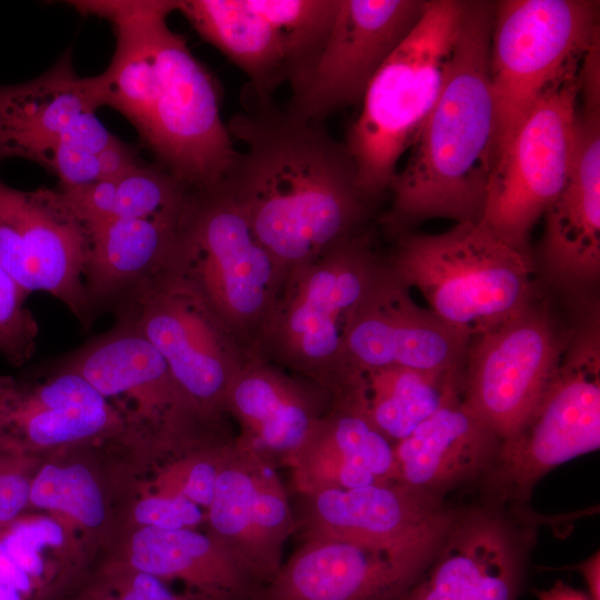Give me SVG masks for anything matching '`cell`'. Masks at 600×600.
Returning a JSON list of instances; mask_svg holds the SVG:
<instances>
[{"label":"cell","instance_id":"27","mask_svg":"<svg viewBox=\"0 0 600 600\" xmlns=\"http://www.w3.org/2000/svg\"><path fill=\"white\" fill-rule=\"evenodd\" d=\"M302 540L394 544L444 510L441 499L400 481L302 496Z\"/></svg>","mask_w":600,"mask_h":600},{"label":"cell","instance_id":"21","mask_svg":"<svg viewBox=\"0 0 600 600\" xmlns=\"http://www.w3.org/2000/svg\"><path fill=\"white\" fill-rule=\"evenodd\" d=\"M382 266L353 312L343 341V384L357 370L400 366L442 371L462 368L471 341L429 308L418 307Z\"/></svg>","mask_w":600,"mask_h":600},{"label":"cell","instance_id":"41","mask_svg":"<svg viewBox=\"0 0 600 600\" xmlns=\"http://www.w3.org/2000/svg\"><path fill=\"white\" fill-rule=\"evenodd\" d=\"M600 560L599 552L587 559L579 566V570L583 574L589 588V598L591 600H600Z\"/></svg>","mask_w":600,"mask_h":600},{"label":"cell","instance_id":"26","mask_svg":"<svg viewBox=\"0 0 600 600\" xmlns=\"http://www.w3.org/2000/svg\"><path fill=\"white\" fill-rule=\"evenodd\" d=\"M284 467L301 496L399 481L393 443L340 401H331Z\"/></svg>","mask_w":600,"mask_h":600},{"label":"cell","instance_id":"31","mask_svg":"<svg viewBox=\"0 0 600 600\" xmlns=\"http://www.w3.org/2000/svg\"><path fill=\"white\" fill-rule=\"evenodd\" d=\"M180 11L199 36L223 53L253 84L261 108L290 81L291 70L278 30L246 0H182Z\"/></svg>","mask_w":600,"mask_h":600},{"label":"cell","instance_id":"16","mask_svg":"<svg viewBox=\"0 0 600 600\" xmlns=\"http://www.w3.org/2000/svg\"><path fill=\"white\" fill-rule=\"evenodd\" d=\"M426 0H339L330 32L308 69L291 84L288 112L323 119L362 102L381 66L420 19Z\"/></svg>","mask_w":600,"mask_h":600},{"label":"cell","instance_id":"11","mask_svg":"<svg viewBox=\"0 0 600 600\" xmlns=\"http://www.w3.org/2000/svg\"><path fill=\"white\" fill-rule=\"evenodd\" d=\"M580 68L549 88L500 157L479 224L529 254L532 228L569 176L577 136Z\"/></svg>","mask_w":600,"mask_h":600},{"label":"cell","instance_id":"39","mask_svg":"<svg viewBox=\"0 0 600 600\" xmlns=\"http://www.w3.org/2000/svg\"><path fill=\"white\" fill-rule=\"evenodd\" d=\"M40 462L0 447V529L29 511L31 482Z\"/></svg>","mask_w":600,"mask_h":600},{"label":"cell","instance_id":"17","mask_svg":"<svg viewBox=\"0 0 600 600\" xmlns=\"http://www.w3.org/2000/svg\"><path fill=\"white\" fill-rule=\"evenodd\" d=\"M87 256L86 227L58 188L24 191L0 179V266L28 294H51L89 329Z\"/></svg>","mask_w":600,"mask_h":600},{"label":"cell","instance_id":"8","mask_svg":"<svg viewBox=\"0 0 600 600\" xmlns=\"http://www.w3.org/2000/svg\"><path fill=\"white\" fill-rule=\"evenodd\" d=\"M598 17L599 2L592 0L493 1L490 78L498 160L544 92L580 68L599 40Z\"/></svg>","mask_w":600,"mask_h":600},{"label":"cell","instance_id":"38","mask_svg":"<svg viewBox=\"0 0 600 600\" xmlns=\"http://www.w3.org/2000/svg\"><path fill=\"white\" fill-rule=\"evenodd\" d=\"M90 571L118 600H210L188 588L176 592L153 576L103 560H96Z\"/></svg>","mask_w":600,"mask_h":600},{"label":"cell","instance_id":"5","mask_svg":"<svg viewBox=\"0 0 600 600\" xmlns=\"http://www.w3.org/2000/svg\"><path fill=\"white\" fill-rule=\"evenodd\" d=\"M470 0H427L410 33L369 83L344 142L370 200L391 184L443 84Z\"/></svg>","mask_w":600,"mask_h":600},{"label":"cell","instance_id":"40","mask_svg":"<svg viewBox=\"0 0 600 600\" xmlns=\"http://www.w3.org/2000/svg\"><path fill=\"white\" fill-rule=\"evenodd\" d=\"M63 600H118L91 571Z\"/></svg>","mask_w":600,"mask_h":600},{"label":"cell","instance_id":"9","mask_svg":"<svg viewBox=\"0 0 600 600\" xmlns=\"http://www.w3.org/2000/svg\"><path fill=\"white\" fill-rule=\"evenodd\" d=\"M381 267L353 237L287 273L259 347L337 396L349 321Z\"/></svg>","mask_w":600,"mask_h":600},{"label":"cell","instance_id":"19","mask_svg":"<svg viewBox=\"0 0 600 600\" xmlns=\"http://www.w3.org/2000/svg\"><path fill=\"white\" fill-rule=\"evenodd\" d=\"M100 107L99 76H78L70 52L34 79L0 84V161L22 158L51 172L66 147L101 152L118 137L96 116Z\"/></svg>","mask_w":600,"mask_h":600},{"label":"cell","instance_id":"14","mask_svg":"<svg viewBox=\"0 0 600 600\" xmlns=\"http://www.w3.org/2000/svg\"><path fill=\"white\" fill-rule=\"evenodd\" d=\"M569 334L533 301L507 322L471 339L461 398L500 442L530 417L554 374Z\"/></svg>","mask_w":600,"mask_h":600},{"label":"cell","instance_id":"32","mask_svg":"<svg viewBox=\"0 0 600 600\" xmlns=\"http://www.w3.org/2000/svg\"><path fill=\"white\" fill-rule=\"evenodd\" d=\"M461 374L462 368L429 371L389 366L357 370L348 376L342 399L394 446L461 394Z\"/></svg>","mask_w":600,"mask_h":600},{"label":"cell","instance_id":"10","mask_svg":"<svg viewBox=\"0 0 600 600\" xmlns=\"http://www.w3.org/2000/svg\"><path fill=\"white\" fill-rule=\"evenodd\" d=\"M600 446V323L593 309L569 332L560 363L527 421L486 472L504 499L526 501L550 470Z\"/></svg>","mask_w":600,"mask_h":600},{"label":"cell","instance_id":"37","mask_svg":"<svg viewBox=\"0 0 600 600\" xmlns=\"http://www.w3.org/2000/svg\"><path fill=\"white\" fill-rule=\"evenodd\" d=\"M203 522L202 508L183 497L151 491L144 487L142 480L137 494L127 507L120 530L133 527L197 529L203 526Z\"/></svg>","mask_w":600,"mask_h":600},{"label":"cell","instance_id":"42","mask_svg":"<svg viewBox=\"0 0 600 600\" xmlns=\"http://www.w3.org/2000/svg\"><path fill=\"white\" fill-rule=\"evenodd\" d=\"M537 596L540 600H591L588 594L561 581L550 589L538 591Z\"/></svg>","mask_w":600,"mask_h":600},{"label":"cell","instance_id":"34","mask_svg":"<svg viewBox=\"0 0 600 600\" xmlns=\"http://www.w3.org/2000/svg\"><path fill=\"white\" fill-rule=\"evenodd\" d=\"M280 33L292 84L311 64L333 24L339 0H246Z\"/></svg>","mask_w":600,"mask_h":600},{"label":"cell","instance_id":"2","mask_svg":"<svg viewBox=\"0 0 600 600\" xmlns=\"http://www.w3.org/2000/svg\"><path fill=\"white\" fill-rule=\"evenodd\" d=\"M227 127L246 149L224 181L284 276L354 237L370 199L344 143L270 106Z\"/></svg>","mask_w":600,"mask_h":600},{"label":"cell","instance_id":"43","mask_svg":"<svg viewBox=\"0 0 600 600\" xmlns=\"http://www.w3.org/2000/svg\"><path fill=\"white\" fill-rule=\"evenodd\" d=\"M248 600H258V599H248Z\"/></svg>","mask_w":600,"mask_h":600},{"label":"cell","instance_id":"3","mask_svg":"<svg viewBox=\"0 0 600 600\" xmlns=\"http://www.w3.org/2000/svg\"><path fill=\"white\" fill-rule=\"evenodd\" d=\"M493 1L471 0L440 94L393 177L387 220L401 228L443 218L479 222L494 171L497 113L490 78Z\"/></svg>","mask_w":600,"mask_h":600},{"label":"cell","instance_id":"35","mask_svg":"<svg viewBox=\"0 0 600 600\" xmlns=\"http://www.w3.org/2000/svg\"><path fill=\"white\" fill-rule=\"evenodd\" d=\"M234 444L236 439L213 442L168 458L151 467L143 484L158 493L183 497L206 510Z\"/></svg>","mask_w":600,"mask_h":600},{"label":"cell","instance_id":"33","mask_svg":"<svg viewBox=\"0 0 600 600\" xmlns=\"http://www.w3.org/2000/svg\"><path fill=\"white\" fill-rule=\"evenodd\" d=\"M58 189L84 226L120 219L179 216L192 193L158 164L143 161L116 178Z\"/></svg>","mask_w":600,"mask_h":600},{"label":"cell","instance_id":"13","mask_svg":"<svg viewBox=\"0 0 600 600\" xmlns=\"http://www.w3.org/2000/svg\"><path fill=\"white\" fill-rule=\"evenodd\" d=\"M120 312L128 313L159 351L192 407L208 422L226 429L227 394L250 356L200 300L166 271L116 314Z\"/></svg>","mask_w":600,"mask_h":600},{"label":"cell","instance_id":"12","mask_svg":"<svg viewBox=\"0 0 600 600\" xmlns=\"http://www.w3.org/2000/svg\"><path fill=\"white\" fill-rule=\"evenodd\" d=\"M454 517V511L444 509L413 534L390 546L302 540L257 599L394 600L431 562Z\"/></svg>","mask_w":600,"mask_h":600},{"label":"cell","instance_id":"6","mask_svg":"<svg viewBox=\"0 0 600 600\" xmlns=\"http://www.w3.org/2000/svg\"><path fill=\"white\" fill-rule=\"evenodd\" d=\"M416 287L446 324L472 339L496 329L533 301L530 254L477 222L441 233H406L388 264Z\"/></svg>","mask_w":600,"mask_h":600},{"label":"cell","instance_id":"24","mask_svg":"<svg viewBox=\"0 0 600 600\" xmlns=\"http://www.w3.org/2000/svg\"><path fill=\"white\" fill-rule=\"evenodd\" d=\"M330 404L331 394L316 382L293 379L253 356L229 388L226 413L239 423L237 442L276 467L284 466Z\"/></svg>","mask_w":600,"mask_h":600},{"label":"cell","instance_id":"25","mask_svg":"<svg viewBox=\"0 0 600 600\" xmlns=\"http://www.w3.org/2000/svg\"><path fill=\"white\" fill-rule=\"evenodd\" d=\"M96 560L180 581L210 600L257 599L261 587L207 532L197 529H121ZM94 560V561H96Z\"/></svg>","mask_w":600,"mask_h":600},{"label":"cell","instance_id":"4","mask_svg":"<svg viewBox=\"0 0 600 600\" xmlns=\"http://www.w3.org/2000/svg\"><path fill=\"white\" fill-rule=\"evenodd\" d=\"M248 354L259 347L284 274L256 239L228 184L192 191L166 270Z\"/></svg>","mask_w":600,"mask_h":600},{"label":"cell","instance_id":"20","mask_svg":"<svg viewBox=\"0 0 600 600\" xmlns=\"http://www.w3.org/2000/svg\"><path fill=\"white\" fill-rule=\"evenodd\" d=\"M600 69L580 77L576 148L563 188L544 212L540 257L549 279L568 291L594 286L600 276Z\"/></svg>","mask_w":600,"mask_h":600},{"label":"cell","instance_id":"1","mask_svg":"<svg viewBox=\"0 0 600 600\" xmlns=\"http://www.w3.org/2000/svg\"><path fill=\"white\" fill-rule=\"evenodd\" d=\"M111 23L116 48L99 74L103 106L121 113L159 167L191 191L229 176L238 151L220 113L214 77L170 29L178 1H71Z\"/></svg>","mask_w":600,"mask_h":600},{"label":"cell","instance_id":"18","mask_svg":"<svg viewBox=\"0 0 600 600\" xmlns=\"http://www.w3.org/2000/svg\"><path fill=\"white\" fill-rule=\"evenodd\" d=\"M129 438L120 412L54 361L0 377V447L44 459L78 446ZM138 442V441H137Z\"/></svg>","mask_w":600,"mask_h":600},{"label":"cell","instance_id":"28","mask_svg":"<svg viewBox=\"0 0 600 600\" xmlns=\"http://www.w3.org/2000/svg\"><path fill=\"white\" fill-rule=\"evenodd\" d=\"M181 216L83 224L88 234L83 286L96 317L106 310L116 313L166 272Z\"/></svg>","mask_w":600,"mask_h":600},{"label":"cell","instance_id":"36","mask_svg":"<svg viewBox=\"0 0 600 600\" xmlns=\"http://www.w3.org/2000/svg\"><path fill=\"white\" fill-rule=\"evenodd\" d=\"M29 294L0 266V354L16 368L37 350L38 322L26 306Z\"/></svg>","mask_w":600,"mask_h":600},{"label":"cell","instance_id":"23","mask_svg":"<svg viewBox=\"0 0 600 600\" xmlns=\"http://www.w3.org/2000/svg\"><path fill=\"white\" fill-rule=\"evenodd\" d=\"M522 551L499 513H456L444 540L421 576L394 600H516Z\"/></svg>","mask_w":600,"mask_h":600},{"label":"cell","instance_id":"22","mask_svg":"<svg viewBox=\"0 0 600 600\" xmlns=\"http://www.w3.org/2000/svg\"><path fill=\"white\" fill-rule=\"evenodd\" d=\"M203 526L261 588L279 570L284 543L298 530L274 466L237 440Z\"/></svg>","mask_w":600,"mask_h":600},{"label":"cell","instance_id":"29","mask_svg":"<svg viewBox=\"0 0 600 600\" xmlns=\"http://www.w3.org/2000/svg\"><path fill=\"white\" fill-rule=\"evenodd\" d=\"M499 446V438L460 394L394 443L398 480L440 498L447 490L486 473Z\"/></svg>","mask_w":600,"mask_h":600},{"label":"cell","instance_id":"7","mask_svg":"<svg viewBox=\"0 0 600 600\" xmlns=\"http://www.w3.org/2000/svg\"><path fill=\"white\" fill-rule=\"evenodd\" d=\"M116 316L110 330L54 362L80 374L110 402L156 463L208 443L233 440L192 407L133 319L124 312Z\"/></svg>","mask_w":600,"mask_h":600},{"label":"cell","instance_id":"15","mask_svg":"<svg viewBox=\"0 0 600 600\" xmlns=\"http://www.w3.org/2000/svg\"><path fill=\"white\" fill-rule=\"evenodd\" d=\"M152 463L149 451L129 438L53 453L37 468L28 512L62 520L96 560L120 530L127 507Z\"/></svg>","mask_w":600,"mask_h":600},{"label":"cell","instance_id":"30","mask_svg":"<svg viewBox=\"0 0 600 600\" xmlns=\"http://www.w3.org/2000/svg\"><path fill=\"white\" fill-rule=\"evenodd\" d=\"M93 562L62 520L26 512L0 529V600H63Z\"/></svg>","mask_w":600,"mask_h":600}]
</instances>
